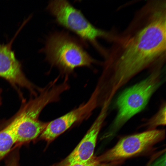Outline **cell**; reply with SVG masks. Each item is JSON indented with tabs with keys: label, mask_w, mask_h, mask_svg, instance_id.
<instances>
[{
	"label": "cell",
	"mask_w": 166,
	"mask_h": 166,
	"mask_svg": "<svg viewBox=\"0 0 166 166\" xmlns=\"http://www.w3.org/2000/svg\"><path fill=\"white\" fill-rule=\"evenodd\" d=\"M110 41L99 80L105 92L114 96L141 71L165 62L166 1H147Z\"/></svg>",
	"instance_id": "1"
},
{
	"label": "cell",
	"mask_w": 166,
	"mask_h": 166,
	"mask_svg": "<svg viewBox=\"0 0 166 166\" xmlns=\"http://www.w3.org/2000/svg\"><path fill=\"white\" fill-rule=\"evenodd\" d=\"M164 64L151 69L145 78L124 90L115 102L117 112L105 136L111 138L129 119L143 110L152 95L165 81Z\"/></svg>",
	"instance_id": "2"
},
{
	"label": "cell",
	"mask_w": 166,
	"mask_h": 166,
	"mask_svg": "<svg viewBox=\"0 0 166 166\" xmlns=\"http://www.w3.org/2000/svg\"><path fill=\"white\" fill-rule=\"evenodd\" d=\"M41 51L47 61L64 74H69L78 67H90L97 62L81 42L63 31L49 34Z\"/></svg>",
	"instance_id": "3"
},
{
	"label": "cell",
	"mask_w": 166,
	"mask_h": 166,
	"mask_svg": "<svg viewBox=\"0 0 166 166\" xmlns=\"http://www.w3.org/2000/svg\"><path fill=\"white\" fill-rule=\"evenodd\" d=\"M47 9L58 24L77 34L85 42H89L103 55L105 50L98 43L101 38L110 39L112 33L99 29L91 24L81 12L66 0L50 1Z\"/></svg>",
	"instance_id": "4"
},
{
	"label": "cell",
	"mask_w": 166,
	"mask_h": 166,
	"mask_svg": "<svg viewBox=\"0 0 166 166\" xmlns=\"http://www.w3.org/2000/svg\"><path fill=\"white\" fill-rule=\"evenodd\" d=\"M165 135L164 130L154 129L125 136L97 158L104 163L121 161L147 150L163 139Z\"/></svg>",
	"instance_id": "5"
},
{
	"label": "cell",
	"mask_w": 166,
	"mask_h": 166,
	"mask_svg": "<svg viewBox=\"0 0 166 166\" xmlns=\"http://www.w3.org/2000/svg\"><path fill=\"white\" fill-rule=\"evenodd\" d=\"M109 105H103L100 112L84 137L73 151L58 166L84 163L93 157L97 137L108 114Z\"/></svg>",
	"instance_id": "6"
},
{
	"label": "cell",
	"mask_w": 166,
	"mask_h": 166,
	"mask_svg": "<svg viewBox=\"0 0 166 166\" xmlns=\"http://www.w3.org/2000/svg\"><path fill=\"white\" fill-rule=\"evenodd\" d=\"M98 107L97 98L92 93L85 103L48 122L40 135L41 138L51 142L68 129L73 124L89 116L92 111Z\"/></svg>",
	"instance_id": "7"
},
{
	"label": "cell",
	"mask_w": 166,
	"mask_h": 166,
	"mask_svg": "<svg viewBox=\"0 0 166 166\" xmlns=\"http://www.w3.org/2000/svg\"><path fill=\"white\" fill-rule=\"evenodd\" d=\"M50 102L47 96L40 94L28 104L25 117L17 129L16 143L28 142L41 135L48 123L40 121L38 120V116L42 109Z\"/></svg>",
	"instance_id": "8"
},
{
	"label": "cell",
	"mask_w": 166,
	"mask_h": 166,
	"mask_svg": "<svg viewBox=\"0 0 166 166\" xmlns=\"http://www.w3.org/2000/svg\"><path fill=\"white\" fill-rule=\"evenodd\" d=\"M22 25L9 42L0 45V77L14 85L26 88L34 93L33 86L26 78L21 63L12 49V43L23 27Z\"/></svg>",
	"instance_id": "9"
},
{
	"label": "cell",
	"mask_w": 166,
	"mask_h": 166,
	"mask_svg": "<svg viewBox=\"0 0 166 166\" xmlns=\"http://www.w3.org/2000/svg\"><path fill=\"white\" fill-rule=\"evenodd\" d=\"M26 106L10 124L0 131V160L9 152L13 145L17 142V129L25 117Z\"/></svg>",
	"instance_id": "10"
},
{
	"label": "cell",
	"mask_w": 166,
	"mask_h": 166,
	"mask_svg": "<svg viewBox=\"0 0 166 166\" xmlns=\"http://www.w3.org/2000/svg\"><path fill=\"white\" fill-rule=\"evenodd\" d=\"M166 124V103H163L157 113L148 121L146 126L149 130L154 129V128L160 125Z\"/></svg>",
	"instance_id": "11"
},
{
	"label": "cell",
	"mask_w": 166,
	"mask_h": 166,
	"mask_svg": "<svg viewBox=\"0 0 166 166\" xmlns=\"http://www.w3.org/2000/svg\"><path fill=\"white\" fill-rule=\"evenodd\" d=\"M119 161L109 163L100 162L97 157H93L89 161L83 163H77L69 166H117L119 164Z\"/></svg>",
	"instance_id": "12"
},
{
	"label": "cell",
	"mask_w": 166,
	"mask_h": 166,
	"mask_svg": "<svg viewBox=\"0 0 166 166\" xmlns=\"http://www.w3.org/2000/svg\"><path fill=\"white\" fill-rule=\"evenodd\" d=\"M165 154L159 158L154 164L153 166H165Z\"/></svg>",
	"instance_id": "13"
},
{
	"label": "cell",
	"mask_w": 166,
	"mask_h": 166,
	"mask_svg": "<svg viewBox=\"0 0 166 166\" xmlns=\"http://www.w3.org/2000/svg\"><path fill=\"white\" fill-rule=\"evenodd\" d=\"M8 166H18L17 163L15 161H13L11 162L10 164H8Z\"/></svg>",
	"instance_id": "14"
}]
</instances>
